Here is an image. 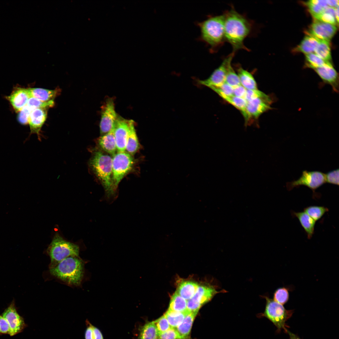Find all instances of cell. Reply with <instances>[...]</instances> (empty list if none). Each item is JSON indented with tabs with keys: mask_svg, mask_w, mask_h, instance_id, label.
<instances>
[{
	"mask_svg": "<svg viewBox=\"0 0 339 339\" xmlns=\"http://www.w3.org/2000/svg\"><path fill=\"white\" fill-rule=\"evenodd\" d=\"M223 14L225 41L231 45L233 51L242 49L249 51L244 44V40L253 30V21L237 12L233 5Z\"/></svg>",
	"mask_w": 339,
	"mask_h": 339,
	"instance_id": "cell-1",
	"label": "cell"
},
{
	"mask_svg": "<svg viewBox=\"0 0 339 339\" xmlns=\"http://www.w3.org/2000/svg\"><path fill=\"white\" fill-rule=\"evenodd\" d=\"M197 25L201 31L199 40L209 47L211 53L216 52L225 41L223 14L209 15Z\"/></svg>",
	"mask_w": 339,
	"mask_h": 339,
	"instance_id": "cell-2",
	"label": "cell"
},
{
	"mask_svg": "<svg viewBox=\"0 0 339 339\" xmlns=\"http://www.w3.org/2000/svg\"><path fill=\"white\" fill-rule=\"evenodd\" d=\"M53 276L71 285L80 284L84 274V264L78 256H73L63 260L50 268Z\"/></svg>",
	"mask_w": 339,
	"mask_h": 339,
	"instance_id": "cell-3",
	"label": "cell"
},
{
	"mask_svg": "<svg viewBox=\"0 0 339 339\" xmlns=\"http://www.w3.org/2000/svg\"><path fill=\"white\" fill-rule=\"evenodd\" d=\"M112 158L100 151L94 152L89 161V166L108 195L113 194Z\"/></svg>",
	"mask_w": 339,
	"mask_h": 339,
	"instance_id": "cell-4",
	"label": "cell"
},
{
	"mask_svg": "<svg viewBox=\"0 0 339 339\" xmlns=\"http://www.w3.org/2000/svg\"><path fill=\"white\" fill-rule=\"evenodd\" d=\"M79 250L78 245L65 240L56 233L48 249L51 260L50 267L69 256H78Z\"/></svg>",
	"mask_w": 339,
	"mask_h": 339,
	"instance_id": "cell-5",
	"label": "cell"
},
{
	"mask_svg": "<svg viewBox=\"0 0 339 339\" xmlns=\"http://www.w3.org/2000/svg\"><path fill=\"white\" fill-rule=\"evenodd\" d=\"M135 164L132 156L126 152H117L113 156L112 181L114 191L122 179L132 170Z\"/></svg>",
	"mask_w": 339,
	"mask_h": 339,
	"instance_id": "cell-6",
	"label": "cell"
},
{
	"mask_svg": "<svg viewBox=\"0 0 339 339\" xmlns=\"http://www.w3.org/2000/svg\"><path fill=\"white\" fill-rule=\"evenodd\" d=\"M266 304L264 313L277 327L278 331L283 330L286 332V321L291 317L293 310H287L283 305L273 299L266 297Z\"/></svg>",
	"mask_w": 339,
	"mask_h": 339,
	"instance_id": "cell-7",
	"label": "cell"
},
{
	"mask_svg": "<svg viewBox=\"0 0 339 339\" xmlns=\"http://www.w3.org/2000/svg\"><path fill=\"white\" fill-rule=\"evenodd\" d=\"M326 183L325 174L319 171L304 170L301 177L298 180L287 183L286 187L290 191L295 187L303 185L313 191L314 197L317 196L315 190Z\"/></svg>",
	"mask_w": 339,
	"mask_h": 339,
	"instance_id": "cell-8",
	"label": "cell"
},
{
	"mask_svg": "<svg viewBox=\"0 0 339 339\" xmlns=\"http://www.w3.org/2000/svg\"><path fill=\"white\" fill-rule=\"evenodd\" d=\"M217 293L212 286H198L194 295L187 300V310L190 312L198 313L201 306L210 300Z\"/></svg>",
	"mask_w": 339,
	"mask_h": 339,
	"instance_id": "cell-9",
	"label": "cell"
},
{
	"mask_svg": "<svg viewBox=\"0 0 339 339\" xmlns=\"http://www.w3.org/2000/svg\"><path fill=\"white\" fill-rule=\"evenodd\" d=\"M118 116L116 112L113 99L108 98L101 107V117L100 127L101 136L105 134L111 130Z\"/></svg>",
	"mask_w": 339,
	"mask_h": 339,
	"instance_id": "cell-10",
	"label": "cell"
},
{
	"mask_svg": "<svg viewBox=\"0 0 339 339\" xmlns=\"http://www.w3.org/2000/svg\"><path fill=\"white\" fill-rule=\"evenodd\" d=\"M2 315L6 319L10 327L9 335L13 336L22 331L26 326L24 319L18 313L13 299Z\"/></svg>",
	"mask_w": 339,
	"mask_h": 339,
	"instance_id": "cell-11",
	"label": "cell"
},
{
	"mask_svg": "<svg viewBox=\"0 0 339 339\" xmlns=\"http://www.w3.org/2000/svg\"><path fill=\"white\" fill-rule=\"evenodd\" d=\"M130 120L118 116L114 124V134L117 152L125 151L129 128Z\"/></svg>",
	"mask_w": 339,
	"mask_h": 339,
	"instance_id": "cell-12",
	"label": "cell"
},
{
	"mask_svg": "<svg viewBox=\"0 0 339 339\" xmlns=\"http://www.w3.org/2000/svg\"><path fill=\"white\" fill-rule=\"evenodd\" d=\"M314 70L324 83L330 85L334 91L338 92V74L330 62Z\"/></svg>",
	"mask_w": 339,
	"mask_h": 339,
	"instance_id": "cell-13",
	"label": "cell"
},
{
	"mask_svg": "<svg viewBox=\"0 0 339 339\" xmlns=\"http://www.w3.org/2000/svg\"><path fill=\"white\" fill-rule=\"evenodd\" d=\"M335 25L315 20L310 26L308 33L320 40L329 41L336 33Z\"/></svg>",
	"mask_w": 339,
	"mask_h": 339,
	"instance_id": "cell-14",
	"label": "cell"
},
{
	"mask_svg": "<svg viewBox=\"0 0 339 339\" xmlns=\"http://www.w3.org/2000/svg\"><path fill=\"white\" fill-rule=\"evenodd\" d=\"M229 55L225 58L221 65L212 73L207 79L199 81V83L211 89L218 87L225 82L227 64Z\"/></svg>",
	"mask_w": 339,
	"mask_h": 339,
	"instance_id": "cell-15",
	"label": "cell"
},
{
	"mask_svg": "<svg viewBox=\"0 0 339 339\" xmlns=\"http://www.w3.org/2000/svg\"><path fill=\"white\" fill-rule=\"evenodd\" d=\"M272 100L256 98L247 102L246 109L250 120L256 119L263 113L272 109Z\"/></svg>",
	"mask_w": 339,
	"mask_h": 339,
	"instance_id": "cell-16",
	"label": "cell"
},
{
	"mask_svg": "<svg viewBox=\"0 0 339 339\" xmlns=\"http://www.w3.org/2000/svg\"><path fill=\"white\" fill-rule=\"evenodd\" d=\"M47 109L39 108L33 110L30 114L28 124L30 133L36 134L40 138V132L47 116Z\"/></svg>",
	"mask_w": 339,
	"mask_h": 339,
	"instance_id": "cell-17",
	"label": "cell"
},
{
	"mask_svg": "<svg viewBox=\"0 0 339 339\" xmlns=\"http://www.w3.org/2000/svg\"><path fill=\"white\" fill-rule=\"evenodd\" d=\"M30 97L28 89L17 88L13 91L7 98L15 111L19 112L26 105Z\"/></svg>",
	"mask_w": 339,
	"mask_h": 339,
	"instance_id": "cell-18",
	"label": "cell"
},
{
	"mask_svg": "<svg viewBox=\"0 0 339 339\" xmlns=\"http://www.w3.org/2000/svg\"><path fill=\"white\" fill-rule=\"evenodd\" d=\"M98 142L100 148L104 151L113 156L115 155L117 150L114 125L110 131L99 138Z\"/></svg>",
	"mask_w": 339,
	"mask_h": 339,
	"instance_id": "cell-19",
	"label": "cell"
},
{
	"mask_svg": "<svg viewBox=\"0 0 339 339\" xmlns=\"http://www.w3.org/2000/svg\"><path fill=\"white\" fill-rule=\"evenodd\" d=\"M292 214L299 220L308 239H311L314 233L316 222L304 211L293 212Z\"/></svg>",
	"mask_w": 339,
	"mask_h": 339,
	"instance_id": "cell-20",
	"label": "cell"
},
{
	"mask_svg": "<svg viewBox=\"0 0 339 339\" xmlns=\"http://www.w3.org/2000/svg\"><path fill=\"white\" fill-rule=\"evenodd\" d=\"M219 95L223 100L239 110L244 117L245 126L249 124L250 120L246 111L247 101L245 99L234 95L229 96L222 94Z\"/></svg>",
	"mask_w": 339,
	"mask_h": 339,
	"instance_id": "cell-21",
	"label": "cell"
},
{
	"mask_svg": "<svg viewBox=\"0 0 339 339\" xmlns=\"http://www.w3.org/2000/svg\"><path fill=\"white\" fill-rule=\"evenodd\" d=\"M28 90L30 97L40 101L48 102L53 100L59 93L58 89L50 90L39 88H30Z\"/></svg>",
	"mask_w": 339,
	"mask_h": 339,
	"instance_id": "cell-22",
	"label": "cell"
},
{
	"mask_svg": "<svg viewBox=\"0 0 339 339\" xmlns=\"http://www.w3.org/2000/svg\"><path fill=\"white\" fill-rule=\"evenodd\" d=\"M320 40L315 36L307 33L306 35L295 48L294 51L305 54L313 53L318 46Z\"/></svg>",
	"mask_w": 339,
	"mask_h": 339,
	"instance_id": "cell-23",
	"label": "cell"
},
{
	"mask_svg": "<svg viewBox=\"0 0 339 339\" xmlns=\"http://www.w3.org/2000/svg\"><path fill=\"white\" fill-rule=\"evenodd\" d=\"M241 84L247 90L257 89L256 82L251 73L239 65H236Z\"/></svg>",
	"mask_w": 339,
	"mask_h": 339,
	"instance_id": "cell-24",
	"label": "cell"
},
{
	"mask_svg": "<svg viewBox=\"0 0 339 339\" xmlns=\"http://www.w3.org/2000/svg\"><path fill=\"white\" fill-rule=\"evenodd\" d=\"M139 144L132 120H130L129 128L126 148V152L133 156L138 151Z\"/></svg>",
	"mask_w": 339,
	"mask_h": 339,
	"instance_id": "cell-25",
	"label": "cell"
},
{
	"mask_svg": "<svg viewBox=\"0 0 339 339\" xmlns=\"http://www.w3.org/2000/svg\"><path fill=\"white\" fill-rule=\"evenodd\" d=\"M198 286L197 283L194 282L183 281L178 284L176 292L187 301L194 295Z\"/></svg>",
	"mask_w": 339,
	"mask_h": 339,
	"instance_id": "cell-26",
	"label": "cell"
},
{
	"mask_svg": "<svg viewBox=\"0 0 339 339\" xmlns=\"http://www.w3.org/2000/svg\"><path fill=\"white\" fill-rule=\"evenodd\" d=\"M197 312L188 311L181 323L175 328L184 339L190 334L194 319Z\"/></svg>",
	"mask_w": 339,
	"mask_h": 339,
	"instance_id": "cell-27",
	"label": "cell"
},
{
	"mask_svg": "<svg viewBox=\"0 0 339 339\" xmlns=\"http://www.w3.org/2000/svg\"><path fill=\"white\" fill-rule=\"evenodd\" d=\"M159 336L154 321L148 322L139 328L137 339H159Z\"/></svg>",
	"mask_w": 339,
	"mask_h": 339,
	"instance_id": "cell-28",
	"label": "cell"
},
{
	"mask_svg": "<svg viewBox=\"0 0 339 339\" xmlns=\"http://www.w3.org/2000/svg\"><path fill=\"white\" fill-rule=\"evenodd\" d=\"M235 53V52L232 51L229 55L225 79V82L233 88L241 84L239 77L231 65V62Z\"/></svg>",
	"mask_w": 339,
	"mask_h": 339,
	"instance_id": "cell-29",
	"label": "cell"
},
{
	"mask_svg": "<svg viewBox=\"0 0 339 339\" xmlns=\"http://www.w3.org/2000/svg\"><path fill=\"white\" fill-rule=\"evenodd\" d=\"M188 310L180 312L169 309L164 315L166 318L171 327L176 328L182 321Z\"/></svg>",
	"mask_w": 339,
	"mask_h": 339,
	"instance_id": "cell-30",
	"label": "cell"
},
{
	"mask_svg": "<svg viewBox=\"0 0 339 339\" xmlns=\"http://www.w3.org/2000/svg\"><path fill=\"white\" fill-rule=\"evenodd\" d=\"M187 301L176 291L171 297L168 309L184 312L187 310Z\"/></svg>",
	"mask_w": 339,
	"mask_h": 339,
	"instance_id": "cell-31",
	"label": "cell"
},
{
	"mask_svg": "<svg viewBox=\"0 0 339 339\" xmlns=\"http://www.w3.org/2000/svg\"><path fill=\"white\" fill-rule=\"evenodd\" d=\"M310 12L315 18L322 13L328 7L326 0H312L306 3Z\"/></svg>",
	"mask_w": 339,
	"mask_h": 339,
	"instance_id": "cell-32",
	"label": "cell"
},
{
	"mask_svg": "<svg viewBox=\"0 0 339 339\" xmlns=\"http://www.w3.org/2000/svg\"><path fill=\"white\" fill-rule=\"evenodd\" d=\"M315 53L319 57L326 61L331 59V49L329 41L320 40L319 43L315 51Z\"/></svg>",
	"mask_w": 339,
	"mask_h": 339,
	"instance_id": "cell-33",
	"label": "cell"
},
{
	"mask_svg": "<svg viewBox=\"0 0 339 339\" xmlns=\"http://www.w3.org/2000/svg\"><path fill=\"white\" fill-rule=\"evenodd\" d=\"M314 18L316 20L335 25L337 22L335 8L328 7L322 13Z\"/></svg>",
	"mask_w": 339,
	"mask_h": 339,
	"instance_id": "cell-34",
	"label": "cell"
},
{
	"mask_svg": "<svg viewBox=\"0 0 339 339\" xmlns=\"http://www.w3.org/2000/svg\"><path fill=\"white\" fill-rule=\"evenodd\" d=\"M328 211V208L321 206H310L304 209V211L316 222L320 219Z\"/></svg>",
	"mask_w": 339,
	"mask_h": 339,
	"instance_id": "cell-35",
	"label": "cell"
},
{
	"mask_svg": "<svg viewBox=\"0 0 339 339\" xmlns=\"http://www.w3.org/2000/svg\"><path fill=\"white\" fill-rule=\"evenodd\" d=\"M317 56L315 53L305 54V67L313 69L321 67L326 62Z\"/></svg>",
	"mask_w": 339,
	"mask_h": 339,
	"instance_id": "cell-36",
	"label": "cell"
},
{
	"mask_svg": "<svg viewBox=\"0 0 339 339\" xmlns=\"http://www.w3.org/2000/svg\"><path fill=\"white\" fill-rule=\"evenodd\" d=\"M289 289L285 287L277 289L274 293L273 300L282 305L286 304L289 299Z\"/></svg>",
	"mask_w": 339,
	"mask_h": 339,
	"instance_id": "cell-37",
	"label": "cell"
},
{
	"mask_svg": "<svg viewBox=\"0 0 339 339\" xmlns=\"http://www.w3.org/2000/svg\"><path fill=\"white\" fill-rule=\"evenodd\" d=\"M54 105V100L44 102L35 98L31 97L29 99L26 105L32 110L35 109L39 108L47 109L53 107Z\"/></svg>",
	"mask_w": 339,
	"mask_h": 339,
	"instance_id": "cell-38",
	"label": "cell"
},
{
	"mask_svg": "<svg viewBox=\"0 0 339 339\" xmlns=\"http://www.w3.org/2000/svg\"><path fill=\"white\" fill-rule=\"evenodd\" d=\"M256 98L271 100V98L262 92L257 89L247 90L245 99L248 102Z\"/></svg>",
	"mask_w": 339,
	"mask_h": 339,
	"instance_id": "cell-39",
	"label": "cell"
},
{
	"mask_svg": "<svg viewBox=\"0 0 339 339\" xmlns=\"http://www.w3.org/2000/svg\"><path fill=\"white\" fill-rule=\"evenodd\" d=\"M211 89L218 95L222 94L229 96L234 95L233 88L225 82L220 86L212 88Z\"/></svg>",
	"mask_w": 339,
	"mask_h": 339,
	"instance_id": "cell-40",
	"label": "cell"
},
{
	"mask_svg": "<svg viewBox=\"0 0 339 339\" xmlns=\"http://www.w3.org/2000/svg\"><path fill=\"white\" fill-rule=\"evenodd\" d=\"M154 322L159 334L166 331L171 328L164 315L160 317Z\"/></svg>",
	"mask_w": 339,
	"mask_h": 339,
	"instance_id": "cell-41",
	"label": "cell"
},
{
	"mask_svg": "<svg viewBox=\"0 0 339 339\" xmlns=\"http://www.w3.org/2000/svg\"><path fill=\"white\" fill-rule=\"evenodd\" d=\"M159 339H184L175 328L171 327L159 334Z\"/></svg>",
	"mask_w": 339,
	"mask_h": 339,
	"instance_id": "cell-42",
	"label": "cell"
},
{
	"mask_svg": "<svg viewBox=\"0 0 339 339\" xmlns=\"http://www.w3.org/2000/svg\"><path fill=\"white\" fill-rule=\"evenodd\" d=\"M339 169H336L325 174L326 183L339 185Z\"/></svg>",
	"mask_w": 339,
	"mask_h": 339,
	"instance_id": "cell-43",
	"label": "cell"
},
{
	"mask_svg": "<svg viewBox=\"0 0 339 339\" xmlns=\"http://www.w3.org/2000/svg\"><path fill=\"white\" fill-rule=\"evenodd\" d=\"M32 111L27 105H26L19 112L18 119L20 123L23 125L28 124L29 118Z\"/></svg>",
	"mask_w": 339,
	"mask_h": 339,
	"instance_id": "cell-44",
	"label": "cell"
},
{
	"mask_svg": "<svg viewBox=\"0 0 339 339\" xmlns=\"http://www.w3.org/2000/svg\"><path fill=\"white\" fill-rule=\"evenodd\" d=\"M10 333V327L7 320L2 315H0V334H8Z\"/></svg>",
	"mask_w": 339,
	"mask_h": 339,
	"instance_id": "cell-45",
	"label": "cell"
},
{
	"mask_svg": "<svg viewBox=\"0 0 339 339\" xmlns=\"http://www.w3.org/2000/svg\"><path fill=\"white\" fill-rule=\"evenodd\" d=\"M234 95L245 99L246 90L241 84L233 88Z\"/></svg>",
	"mask_w": 339,
	"mask_h": 339,
	"instance_id": "cell-46",
	"label": "cell"
},
{
	"mask_svg": "<svg viewBox=\"0 0 339 339\" xmlns=\"http://www.w3.org/2000/svg\"><path fill=\"white\" fill-rule=\"evenodd\" d=\"M87 327L85 332V339H94L93 325L87 319L85 321Z\"/></svg>",
	"mask_w": 339,
	"mask_h": 339,
	"instance_id": "cell-47",
	"label": "cell"
},
{
	"mask_svg": "<svg viewBox=\"0 0 339 339\" xmlns=\"http://www.w3.org/2000/svg\"><path fill=\"white\" fill-rule=\"evenodd\" d=\"M94 339H104L103 335L100 330L93 325Z\"/></svg>",
	"mask_w": 339,
	"mask_h": 339,
	"instance_id": "cell-48",
	"label": "cell"
},
{
	"mask_svg": "<svg viewBox=\"0 0 339 339\" xmlns=\"http://www.w3.org/2000/svg\"><path fill=\"white\" fill-rule=\"evenodd\" d=\"M326 1L328 6L330 7L335 8L339 5L338 0H326Z\"/></svg>",
	"mask_w": 339,
	"mask_h": 339,
	"instance_id": "cell-49",
	"label": "cell"
},
{
	"mask_svg": "<svg viewBox=\"0 0 339 339\" xmlns=\"http://www.w3.org/2000/svg\"><path fill=\"white\" fill-rule=\"evenodd\" d=\"M286 332L288 333L289 335L290 339H301L297 335L292 332H290L288 330H287Z\"/></svg>",
	"mask_w": 339,
	"mask_h": 339,
	"instance_id": "cell-50",
	"label": "cell"
},
{
	"mask_svg": "<svg viewBox=\"0 0 339 339\" xmlns=\"http://www.w3.org/2000/svg\"><path fill=\"white\" fill-rule=\"evenodd\" d=\"M339 5L335 8V16L336 18L337 23H338L339 19Z\"/></svg>",
	"mask_w": 339,
	"mask_h": 339,
	"instance_id": "cell-51",
	"label": "cell"
}]
</instances>
